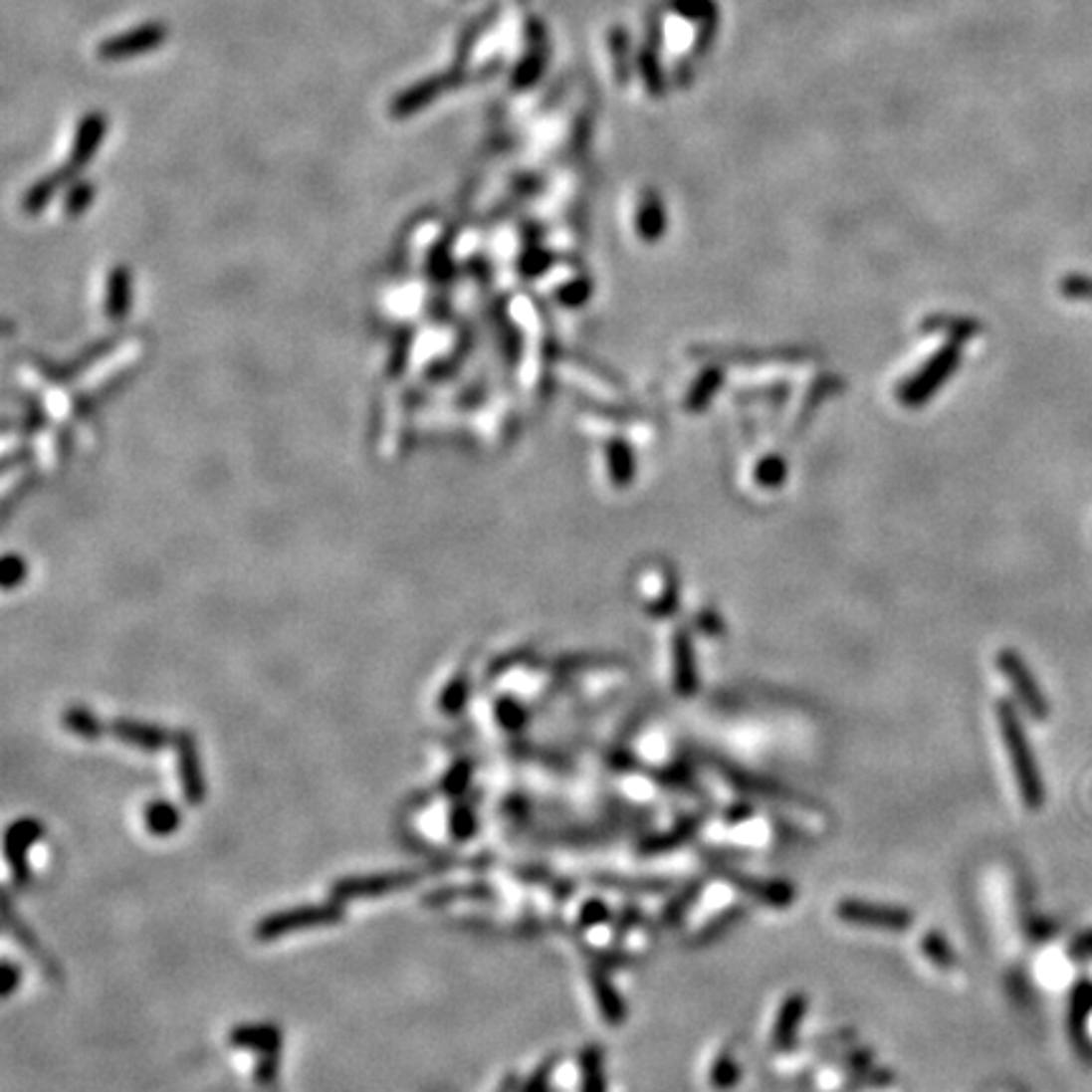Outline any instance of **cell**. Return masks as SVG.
Returning a JSON list of instances; mask_svg holds the SVG:
<instances>
[{
    "label": "cell",
    "mask_w": 1092,
    "mask_h": 1092,
    "mask_svg": "<svg viewBox=\"0 0 1092 1092\" xmlns=\"http://www.w3.org/2000/svg\"><path fill=\"white\" fill-rule=\"evenodd\" d=\"M1001 726H1004V742L1009 747V757L1011 764H1014V774L1016 781H1019L1021 796H1024L1029 807H1037L1039 801H1042V781H1039L1037 766H1034L1032 754L1026 749L1019 724H1016V719L1006 709L1001 711Z\"/></svg>",
    "instance_id": "6da1fadb"
},
{
    "label": "cell",
    "mask_w": 1092,
    "mask_h": 1092,
    "mask_svg": "<svg viewBox=\"0 0 1092 1092\" xmlns=\"http://www.w3.org/2000/svg\"><path fill=\"white\" fill-rule=\"evenodd\" d=\"M165 23H144V26H137L132 31H126V34L105 41L100 46V56L107 61L132 59V56L147 54V51L157 49L159 44H165Z\"/></svg>",
    "instance_id": "7a4b0ae2"
},
{
    "label": "cell",
    "mask_w": 1092,
    "mask_h": 1092,
    "mask_svg": "<svg viewBox=\"0 0 1092 1092\" xmlns=\"http://www.w3.org/2000/svg\"><path fill=\"white\" fill-rule=\"evenodd\" d=\"M840 913L847 918V921L875 923V926H880V923H883V926H903V923H908V916H898V913L885 911V908L860 906V903H845Z\"/></svg>",
    "instance_id": "277c9868"
},
{
    "label": "cell",
    "mask_w": 1092,
    "mask_h": 1092,
    "mask_svg": "<svg viewBox=\"0 0 1092 1092\" xmlns=\"http://www.w3.org/2000/svg\"><path fill=\"white\" fill-rule=\"evenodd\" d=\"M1004 665H1006V673H1009V676L1014 678V681L1021 686V688H1019L1021 698H1024V701L1029 703V706H1032L1034 714L1042 716V714H1044V711H1042V709H1044L1042 698H1039V693H1037V688H1034V683L1029 681V678H1026V673H1024V668H1021V665H1019V660H1016V658H1006V660H1004Z\"/></svg>",
    "instance_id": "5b68a950"
},
{
    "label": "cell",
    "mask_w": 1092,
    "mask_h": 1092,
    "mask_svg": "<svg viewBox=\"0 0 1092 1092\" xmlns=\"http://www.w3.org/2000/svg\"><path fill=\"white\" fill-rule=\"evenodd\" d=\"M1062 292H1065L1067 297L1092 299V279L1090 276H1070V279H1065V284H1062Z\"/></svg>",
    "instance_id": "8992f818"
},
{
    "label": "cell",
    "mask_w": 1092,
    "mask_h": 1092,
    "mask_svg": "<svg viewBox=\"0 0 1092 1092\" xmlns=\"http://www.w3.org/2000/svg\"><path fill=\"white\" fill-rule=\"evenodd\" d=\"M456 84H461V74H458V72L440 74V77H433V79H425V82L412 84L407 92L397 94L395 105H392V114L405 116V114H412V111H417V109H423V107H428L430 102L438 97V94L448 92V89H453Z\"/></svg>",
    "instance_id": "3957f363"
}]
</instances>
